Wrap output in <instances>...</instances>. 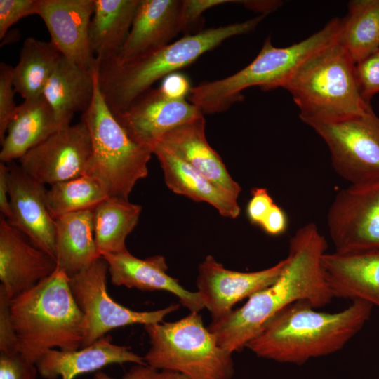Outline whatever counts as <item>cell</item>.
Instances as JSON below:
<instances>
[{"instance_id":"obj_24","label":"cell","mask_w":379,"mask_h":379,"mask_svg":"<svg viewBox=\"0 0 379 379\" xmlns=\"http://www.w3.org/2000/svg\"><path fill=\"white\" fill-rule=\"evenodd\" d=\"M164 172L166 186L174 193L213 206L226 218L240 214L237 197L210 180L159 144L153 149Z\"/></svg>"},{"instance_id":"obj_12","label":"cell","mask_w":379,"mask_h":379,"mask_svg":"<svg viewBox=\"0 0 379 379\" xmlns=\"http://www.w3.org/2000/svg\"><path fill=\"white\" fill-rule=\"evenodd\" d=\"M327 225L335 252L379 250V184L340 190Z\"/></svg>"},{"instance_id":"obj_30","label":"cell","mask_w":379,"mask_h":379,"mask_svg":"<svg viewBox=\"0 0 379 379\" xmlns=\"http://www.w3.org/2000/svg\"><path fill=\"white\" fill-rule=\"evenodd\" d=\"M336 41L354 63L379 49V0H353L348 3L346 16Z\"/></svg>"},{"instance_id":"obj_40","label":"cell","mask_w":379,"mask_h":379,"mask_svg":"<svg viewBox=\"0 0 379 379\" xmlns=\"http://www.w3.org/2000/svg\"><path fill=\"white\" fill-rule=\"evenodd\" d=\"M288 220L285 212L274 204L264 218L260 227L270 235H279L287 228Z\"/></svg>"},{"instance_id":"obj_10","label":"cell","mask_w":379,"mask_h":379,"mask_svg":"<svg viewBox=\"0 0 379 379\" xmlns=\"http://www.w3.org/2000/svg\"><path fill=\"white\" fill-rule=\"evenodd\" d=\"M107 271L108 264L101 257L90 267L69 278L70 288L85 321L81 348L92 345L117 328L163 322L167 315L180 307L178 303L157 310L138 312L122 306L107 294Z\"/></svg>"},{"instance_id":"obj_5","label":"cell","mask_w":379,"mask_h":379,"mask_svg":"<svg viewBox=\"0 0 379 379\" xmlns=\"http://www.w3.org/2000/svg\"><path fill=\"white\" fill-rule=\"evenodd\" d=\"M354 65L335 41L306 59L283 86L306 124L333 121L373 110L359 93Z\"/></svg>"},{"instance_id":"obj_25","label":"cell","mask_w":379,"mask_h":379,"mask_svg":"<svg viewBox=\"0 0 379 379\" xmlns=\"http://www.w3.org/2000/svg\"><path fill=\"white\" fill-rule=\"evenodd\" d=\"M60 129L51 106L43 96L24 100L18 105L1 142V162L19 159Z\"/></svg>"},{"instance_id":"obj_8","label":"cell","mask_w":379,"mask_h":379,"mask_svg":"<svg viewBox=\"0 0 379 379\" xmlns=\"http://www.w3.org/2000/svg\"><path fill=\"white\" fill-rule=\"evenodd\" d=\"M81 121L91 137L90 175L101 181L109 196L128 199L136 182L147 177L153 152L132 140L117 121L100 91L97 73L92 102Z\"/></svg>"},{"instance_id":"obj_14","label":"cell","mask_w":379,"mask_h":379,"mask_svg":"<svg viewBox=\"0 0 379 379\" xmlns=\"http://www.w3.org/2000/svg\"><path fill=\"white\" fill-rule=\"evenodd\" d=\"M114 116L132 140L153 149L167 132L204 114L185 99L173 100L152 88Z\"/></svg>"},{"instance_id":"obj_4","label":"cell","mask_w":379,"mask_h":379,"mask_svg":"<svg viewBox=\"0 0 379 379\" xmlns=\"http://www.w3.org/2000/svg\"><path fill=\"white\" fill-rule=\"evenodd\" d=\"M20 353L36 364L48 350L81 347L84 317L69 286V277L56 270L34 287L10 300Z\"/></svg>"},{"instance_id":"obj_20","label":"cell","mask_w":379,"mask_h":379,"mask_svg":"<svg viewBox=\"0 0 379 379\" xmlns=\"http://www.w3.org/2000/svg\"><path fill=\"white\" fill-rule=\"evenodd\" d=\"M322 264L333 298L379 307V250L326 253Z\"/></svg>"},{"instance_id":"obj_15","label":"cell","mask_w":379,"mask_h":379,"mask_svg":"<svg viewBox=\"0 0 379 379\" xmlns=\"http://www.w3.org/2000/svg\"><path fill=\"white\" fill-rule=\"evenodd\" d=\"M7 164L12 210V218L8 221L27 237L32 244L55 260V220L46 207L44 185L26 173L14 161Z\"/></svg>"},{"instance_id":"obj_38","label":"cell","mask_w":379,"mask_h":379,"mask_svg":"<svg viewBox=\"0 0 379 379\" xmlns=\"http://www.w3.org/2000/svg\"><path fill=\"white\" fill-rule=\"evenodd\" d=\"M274 204V201L266 189H253L246 210L250 222L260 226Z\"/></svg>"},{"instance_id":"obj_34","label":"cell","mask_w":379,"mask_h":379,"mask_svg":"<svg viewBox=\"0 0 379 379\" xmlns=\"http://www.w3.org/2000/svg\"><path fill=\"white\" fill-rule=\"evenodd\" d=\"M38 13V0H0V39L20 20Z\"/></svg>"},{"instance_id":"obj_26","label":"cell","mask_w":379,"mask_h":379,"mask_svg":"<svg viewBox=\"0 0 379 379\" xmlns=\"http://www.w3.org/2000/svg\"><path fill=\"white\" fill-rule=\"evenodd\" d=\"M55 220L57 267L70 278L101 258L95 241L93 209L69 213Z\"/></svg>"},{"instance_id":"obj_19","label":"cell","mask_w":379,"mask_h":379,"mask_svg":"<svg viewBox=\"0 0 379 379\" xmlns=\"http://www.w3.org/2000/svg\"><path fill=\"white\" fill-rule=\"evenodd\" d=\"M182 0H140L129 34L117 57L123 64L154 52L180 32Z\"/></svg>"},{"instance_id":"obj_2","label":"cell","mask_w":379,"mask_h":379,"mask_svg":"<svg viewBox=\"0 0 379 379\" xmlns=\"http://www.w3.org/2000/svg\"><path fill=\"white\" fill-rule=\"evenodd\" d=\"M373 307L354 300L330 313L298 301L270 318L246 347L261 358L301 365L343 348L369 320Z\"/></svg>"},{"instance_id":"obj_3","label":"cell","mask_w":379,"mask_h":379,"mask_svg":"<svg viewBox=\"0 0 379 379\" xmlns=\"http://www.w3.org/2000/svg\"><path fill=\"white\" fill-rule=\"evenodd\" d=\"M248 20L199 31L130 62L96 64L99 88L109 109L117 115L152 88L159 79L194 62L224 41L253 31L264 19Z\"/></svg>"},{"instance_id":"obj_17","label":"cell","mask_w":379,"mask_h":379,"mask_svg":"<svg viewBox=\"0 0 379 379\" xmlns=\"http://www.w3.org/2000/svg\"><path fill=\"white\" fill-rule=\"evenodd\" d=\"M57 268L55 260L29 243L25 235L0 218V280L10 300L27 292Z\"/></svg>"},{"instance_id":"obj_31","label":"cell","mask_w":379,"mask_h":379,"mask_svg":"<svg viewBox=\"0 0 379 379\" xmlns=\"http://www.w3.org/2000/svg\"><path fill=\"white\" fill-rule=\"evenodd\" d=\"M108 197L101 181L86 175L51 185L46 190V204L55 220L69 213L93 209Z\"/></svg>"},{"instance_id":"obj_37","label":"cell","mask_w":379,"mask_h":379,"mask_svg":"<svg viewBox=\"0 0 379 379\" xmlns=\"http://www.w3.org/2000/svg\"><path fill=\"white\" fill-rule=\"evenodd\" d=\"M230 0H182L180 13V32L188 30L198 22L206 10L224 4L236 3Z\"/></svg>"},{"instance_id":"obj_16","label":"cell","mask_w":379,"mask_h":379,"mask_svg":"<svg viewBox=\"0 0 379 379\" xmlns=\"http://www.w3.org/2000/svg\"><path fill=\"white\" fill-rule=\"evenodd\" d=\"M95 0H38V15L44 21L51 41L60 53L79 67H95L89 39Z\"/></svg>"},{"instance_id":"obj_9","label":"cell","mask_w":379,"mask_h":379,"mask_svg":"<svg viewBox=\"0 0 379 379\" xmlns=\"http://www.w3.org/2000/svg\"><path fill=\"white\" fill-rule=\"evenodd\" d=\"M325 142L332 166L350 186L379 184V117L366 114L307 124Z\"/></svg>"},{"instance_id":"obj_22","label":"cell","mask_w":379,"mask_h":379,"mask_svg":"<svg viewBox=\"0 0 379 379\" xmlns=\"http://www.w3.org/2000/svg\"><path fill=\"white\" fill-rule=\"evenodd\" d=\"M205 124L204 116L183 124L167 132L157 144L238 198L241 188L207 142Z\"/></svg>"},{"instance_id":"obj_42","label":"cell","mask_w":379,"mask_h":379,"mask_svg":"<svg viewBox=\"0 0 379 379\" xmlns=\"http://www.w3.org/2000/svg\"><path fill=\"white\" fill-rule=\"evenodd\" d=\"M158 371L147 364H135L121 379H152ZM93 379H116L103 371H97Z\"/></svg>"},{"instance_id":"obj_6","label":"cell","mask_w":379,"mask_h":379,"mask_svg":"<svg viewBox=\"0 0 379 379\" xmlns=\"http://www.w3.org/2000/svg\"><path fill=\"white\" fill-rule=\"evenodd\" d=\"M341 19L330 20L322 29L289 46L279 48L267 38L255 58L232 75L201 82L192 87L189 102L204 114L225 111L243 99L242 91L258 86L263 91L282 88L310 55L337 40Z\"/></svg>"},{"instance_id":"obj_45","label":"cell","mask_w":379,"mask_h":379,"mask_svg":"<svg viewBox=\"0 0 379 379\" xmlns=\"http://www.w3.org/2000/svg\"><path fill=\"white\" fill-rule=\"evenodd\" d=\"M376 379H379V377L378 378H376Z\"/></svg>"},{"instance_id":"obj_39","label":"cell","mask_w":379,"mask_h":379,"mask_svg":"<svg viewBox=\"0 0 379 379\" xmlns=\"http://www.w3.org/2000/svg\"><path fill=\"white\" fill-rule=\"evenodd\" d=\"M159 88L169 98L184 100L188 97L192 87L185 75L174 72L164 78Z\"/></svg>"},{"instance_id":"obj_18","label":"cell","mask_w":379,"mask_h":379,"mask_svg":"<svg viewBox=\"0 0 379 379\" xmlns=\"http://www.w3.org/2000/svg\"><path fill=\"white\" fill-rule=\"evenodd\" d=\"M101 257L108 264L111 281L114 286L169 292L175 295L180 303L190 312H199L205 308L198 291L185 289L176 279L168 274V266L162 255H153L142 260L127 250L116 254H102Z\"/></svg>"},{"instance_id":"obj_36","label":"cell","mask_w":379,"mask_h":379,"mask_svg":"<svg viewBox=\"0 0 379 379\" xmlns=\"http://www.w3.org/2000/svg\"><path fill=\"white\" fill-rule=\"evenodd\" d=\"M38 370L20 352L13 355L0 353V379H36Z\"/></svg>"},{"instance_id":"obj_44","label":"cell","mask_w":379,"mask_h":379,"mask_svg":"<svg viewBox=\"0 0 379 379\" xmlns=\"http://www.w3.org/2000/svg\"><path fill=\"white\" fill-rule=\"evenodd\" d=\"M152 379H190L187 375L172 370L157 371Z\"/></svg>"},{"instance_id":"obj_43","label":"cell","mask_w":379,"mask_h":379,"mask_svg":"<svg viewBox=\"0 0 379 379\" xmlns=\"http://www.w3.org/2000/svg\"><path fill=\"white\" fill-rule=\"evenodd\" d=\"M239 3L249 9L260 13L261 15L268 14L281 4L279 1H239Z\"/></svg>"},{"instance_id":"obj_41","label":"cell","mask_w":379,"mask_h":379,"mask_svg":"<svg viewBox=\"0 0 379 379\" xmlns=\"http://www.w3.org/2000/svg\"><path fill=\"white\" fill-rule=\"evenodd\" d=\"M8 172V164L0 162V211L3 216L7 220H10L12 218V210L10 204Z\"/></svg>"},{"instance_id":"obj_27","label":"cell","mask_w":379,"mask_h":379,"mask_svg":"<svg viewBox=\"0 0 379 379\" xmlns=\"http://www.w3.org/2000/svg\"><path fill=\"white\" fill-rule=\"evenodd\" d=\"M140 0H95L91 49L99 64L115 59L131 30Z\"/></svg>"},{"instance_id":"obj_32","label":"cell","mask_w":379,"mask_h":379,"mask_svg":"<svg viewBox=\"0 0 379 379\" xmlns=\"http://www.w3.org/2000/svg\"><path fill=\"white\" fill-rule=\"evenodd\" d=\"M354 74L361 96L370 104L372 98L379 93V49L355 63Z\"/></svg>"},{"instance_id":"obj_35","label":"cell","mask_w":379,"mask_h":379,"mask_svg":"<svg viewBox=\"0 0 379 379\" xmlns=\"http://www.w3.org/2000/svg\"><path fill=\"white\" fill-rule=\"evenodd\" d=\"M10 300L0 286V351L7 355H13L20 352V348L12 321Z\"/></svg>"},{"instance_id":"obj_33","label":"cell","mask_w":379,"mask_h":379,"mask_svg":"<svg viewBox=\"0 0 379 379\" xmlns=\"http://www.w3.org/2000/svg\"><path fill=\"white\" fill-rule=\"evenodd\" d=\"M15 91L13 81V67L0 63V142L5 138L7 128L16 110Z\"/></svg>"},{"instance_id":"obj_13","label":"cell","mask_w":379,"mask_h":379,"mask_svg":"<svg viewBox=\"0 0 379 379\" xmlns=\"http://www.w3.org/2000/svg\"><path fill=\"white\" fill-rule=\"evenodd\" d=\"M286 263L284 258L270 267L243 272L227 270L212 255L206 256L199 265L197 285L212 321L224 317L239 301L273 284Z\"/></svg>"},{"instance_id":"obj_1","label":"cell","mask_w":379,"mask_h":379,"mask_svg":"<svg viewBox=\"0 0 379 379\" xmlns=\"http://www.w3.org/2000/svg\"><path fill=\"white\" fill-rule=\"evenodd\" d=\"M327 246L314 223L299 228L290 239L286 263L277 279L208 326L219 345L232 354L241 350L270 318L294 302L306 301L316 309L330 303L334 298L322 264Z\"/></svg>"},{"instance_id":"obj_11","label":"cell","mask_w":379,"mask_h":379,"mask_svg":"<svg viewBox=\"0 0 379 379\" xmlns=\"http://www.w3.org/2000/svg\"><path fill=\"white\" fill-rule=\"evenodd\" d=\"M18 161L26 173L44 185L90 175L93 153L89 131L81 121L61 128Z\"/></svg>"},{"instance_id":"obj_29","label":"cell","mask_w":379,"mask_h":379,"mask_svg":"<svg viewBox=\"0 0 379 379\" xmlns=\"http://www.w3.org/2000/svg\"><path fill=\"white\" fill-rule=\"evenodd\" d=\"M61 55L51 41L27 38L20 51L18 62L13 67L15 92L24 100L42 96Z\"/></svg>"},{"instance_id":"obj_28","label":"cell","mask_w":379,"mask_h":379,"mask_svg":"<svg viewBox=\"0 0 379 379\" xmlns=\"http://www.w3.org/2000/svg\"><path fill=\"white\" fill-rule=\"evenodd\" d=\"M140 205L109 196L93 209L95 241L102 255L127 251L126 239L137 225Z\"/></svg>"},{"instance_id":"obj_21","label":"cell","mask_w":379,"mask_h":379,"mask_svg":"<svg viewBox=\"0 0 379 379\" xmlns=\"http://www.w3.org/2000/svg\"><path fill=\"white\" fill-rule=\"evenodd\" d=\"M126 362L147 364L144 357L128 347L112 343L111 337L105 335L80 350H48L35 364L44 379H74L83 373L98 371L107 365Z\"/></svg>"},{"instance_id":"obj_7","label":"cell","mask_w":379,"mask_h":379,"mask_svg":"<svg viewBox=\"0 0 379 379\" xmlns=\"http://www.w3.org/2000/svg\"><path fill=\"white\" fill-rule=\"evenodd\" d=\"M150 347L145 363L157 370H172L190 379H232V353L221 347L199 312L173 322L144 325Z\"/></svg>"},{"instance_id":"obj_23","label":"cell","mask_w":379,"mask_h":379,"mask_svg":"<svg viewBox=\"0 0 379 379\" xmlns=\"http://www.w3.org/2000/svg\"><path fill=\"white\" fill-rule=\"evenodd\" d=\"M95 82V67L84 69L61 55L42 93L61 128L71 125L75 113L82 114L88 108Z\"/></svg>"}]
</instances>
